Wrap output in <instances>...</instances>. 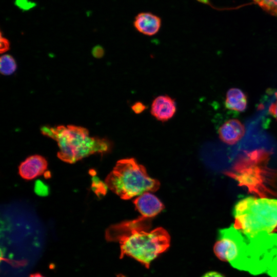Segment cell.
Listing matches in <instances>:
<instances>
[{
    "mask_svg": "<svg viewBox=\"0 0 277 277\" xmlns=\"http://www.w3.org/2000/svg\"><path fill=\"white\" fill-rule=\"evenodd\" d=\"M41 132L56 141L59 148L57 157L68 163H74L94 153H106L112 148L110 141L91 137L86 128L80 126H44Z\"/></svg>",
    "mask_w": 277,
    "mask_h": 277,
    "instance_id": "cell-1",
    "label": "cell"
},
{
    "mask_svg": "<svg viewBox=\"0 0 277 277\" xmlns=\"http://www.w3.org/2000/svg\"><path fill=\"white\" fill-rule=\"evenodd\" d=\"M270 152L262 149L247 152L226 173L240 186L261 197L276 194L274 191L277 172L268 167Z\"/></svg>",
    "mask_w": 277,
    "mask_h": 277,
    "instance_id": "cell-2",
    "label": "cell"
},
{
    "mask_svg": "<svg viewBox=\"0 0 277 277\" xmlns=\"http://www.w3.org/2000/svg\"><path fill=\"white\" fill-rule=\"evenodd\" d=\"M234 226L250 240L277 228V199L247 197L238 201L233 211Z\"/></svg>",
    "mask_w": 277,
    "mask_h": 277,
    "instance_id": "cell-3",
    "label": "cell"
},
{
    "mask_svg": "<svg viewBox=\"0 0 277 277\" xmlns=\"http://www.w3.org/2000/svg\"><path fill=\"white\" fill-rule=\"evenodd\" d=\"M118 242L120 259L129 256L149 268L150 263L170 246V237L162 227L153 230L134 229L106 238Z\"/></svg>",
    "mask_w": 277,
    "mask_h": 277,
    "instance_id": "cell-4",
    "label": "cell"
},
{
    "mask_svg": "<svg viewBox=\"0 0 277 277\" xmlns=\"http://www.w3.org/2000/svg\"><path fill=\"white\" fill-rule=\"evenodd\" d=\"M107 187L122 199L129 200L146 192H154L160 183L133 158L118 161L105 179Z\"/></svg>",
    "mask_w": 277,
    "mask_h": 277,
    "instance_id": "cell-5",
    "label": "cell"
},
{
    "mask_svg": "<svg viewBox=\"0 0 277 277\" xmlns=\"http://www.w3.org/2000/svg\"><path fill=\"white\" fill-rule=\"evenodd\" d=\"M213 251L220 260L237 267L250 256L248 239L234 226L219 231Z\"/></svg>",
    "mask_w": 277,
    "mask_h": 277,
    "instance_id": "cell-6",
    "label": "cell"
},
{
    "mask_svg": "<svg viewBox=\"0 0 277 277\" xmlns=\"http://www.w3.org/2000/svg\"><path fill=\"white\" fill-rule=\"evenodd\" d=\"M176 110L175 100L168 95H161L152 101L150 113L157 121L165 122L174 116Z\"/></svg>",
    "mask_w": 277,
    "mask_h": 277,
    "instance_id": "cell-7",
    "label": "cell"
},
{
    "mask_svg": "<svg viewBox=\"0 0 277 277\" xmlns=\"http://www.w3.org/2000/svg\"><path fill=\"white\" fill-rule=\"evenodd\" d=\"M133 25L140 33L151 36L157 34L162 26V19L150 12H142L134 17Z\"/></svg>",
    "mask_w": 277,
    "mask_h": 277,
    "instance_id": "cell-8",
    "label": "cell"
},
{
    "mask_svg": "<svg viewBox=\"0 0 277 277\" xmlns=\"http://www.w3.org/2000/svg\"><path fill=\"white\" fill-rule=\"evenodd\" d=\"M48 163L42 156L33 155L27 157L19 166L21 176L26 180H31L43 174L47 168Z\"/></svg>",
    "mask_w": 277,
    "mask_h": 277,
    "instance_id": "cell-9",
    "label": "cell"
},
{
    "mask_svg": "<svg viewBox=\"0 0 277 277\" xmlns=\"http://www.w3.org/2000/svg\"><path fill=\"white\" fill-rule=\"evenodd\" d=\"M133 203L140 213L145 214L152 218L156 216L164 208L161 201L149 192L137 196Z\"/></svg>",
    "mask_w": 277,
    "mask_h": 277,
    "instance_id": "cell-10",
    "label": "cell"
},
{
    "mask_svg": "<svg viewBox=\"0 0 277 277\" xmlns=\"http://www.w3.org/2000/svg\"><path fill=\"white\" fill-rule=\"evenodd\" d=\"M245 127L238 120L231 119L224 123L218 130L219 136L224 143L233 145L244 136Z\"/></svg>",
    "mask_w": 277,
    "mask_h": 277,
    "instance_id": "cell-11",
    "label": "cell"
},
{
    "mask_svg": "<svg viewBox=\"0 0 277 277\" xmlns=\"http://www.w3.org/2000/svg\"><path fill=\"white\" fill-rule=\"evenodd\" d=\"M225 105L229 110L243 112L247 106V96L239 88H231L227 92Z\"/></svg>",
    "mask_w": 277,
    "mask_h": 277,
    "instance_id": "cell-12",
    "label": "cell"
},
{
    "mask_svg": "<svg viewBox=\"0 0 277 277\" xmlns=\"http://www.w3.org/2000/svg\"><path fill=\"white\" fill-rule=\"evenodd\" d=\"M16 69V64L13 57L9 54H4L1 57L0 70L2 74L10 75Z\"/></svg>",
    "mask_w": 277,
    "mask_h": 277,
    "instance_id": "cell-13",
    "label": "cell"
},
{
    "mask_svg": "<svg viewBox=\"0 0 277 277\" xmlns=\"http://www.w3.org/2000/svg\"><path fill=\"white\" fill-rule=\"evenodd\" d=\"M268 13L277 17V0H253Z\"/></svg>",
    "mask_w": 277,
    "mask_h": 277,
    "instance_id": "cell-14",
    "label": "cell"
},
{
    "mask_svg": "<svg viewBox=\"0 0 277 277\" xmlns=\"http://www.w3.org/2000/svg\"><path fill=\"white\" fill-rule=\"evenodd\" d=\"M15 4L19 8L27 10L33 7L35 4L29 0H15Z\"/></svg>",
    "mask_w": 277,
    "mask_h": 277,
    "instance_id": "cell-15",
    "label": "cell"
},
{
    "mask_svg": "<svg viewBox=\"0 0 277 277\" xmlns=\"http://www.w3.org/2000/svg\"><path fill=\"white\" fill-rule=\"evenodd\" d=\"M131 110L133 112L136 114H139L144 112L147 108V106L145 105L143 102L138 101L134 103L131 106Z\"/></svg>",
    "mask_w": 277,
    "mask_h": 277,
    "instance_id": "cell-16",
    "label": "cell"
},
{
    "mask_svg": "<svg viewBox=\"0 0 277 277\" xmlns=\"http://www.w3.org/2000/svg\"><path fill=\"white\" fill-rule=\"evenodd\" d=\"M9 42L7 39L2 36L1 33V53L6 52L9 49Z\"/></svg>",
    "mask_w": 277,
    "mask_h": 277,
    "instance_id": "cell-17",
    "label": "cell"
},
{
    "mask_svg": "<svg viewBox=\"0 0 277 277\" xmlns=\"http://www.w3.org/2000/svg\"><path fill=\"white\" fill-rule=\"evenodd\" d=\"M276 100L269 107V113L277 120V92L275 93Z\"/></svg>",
    "mask_w": 277,
    "mask_h": 277,
    "instance_id": "cell-18",
    "label": "cell"
},
{
    "mask_svg": "<svg viewBox=\"0 0 277 277\" xmlns=\"http://www.w3.org/2000/svg\"><path fill=\"white\" fill-rule=\"evenodd\" d=\"M104 53V49L100 46H96L93 50V54L96 57H102Z\"/></svg>",
    "mask_w": 277,
    "mask_h": 277,
    "instance_id": "cell-19",
    "label": "cell"
},
{
    "mask_svg": "<svg viewBox=\"0 0 277 277\" xmlns=\"http://www.w3.org/2000/svg\"><path fill=\"white\" fill-rule=\"evenodd\" d=\"M202 277H225L221 273L216 271H209L206 273Z\"/></svg>",
    "mask_w": 277,
    "mask_h": 277,
    "instance_id": "cell-20",
    "label": "cell"
},
{
    "mask_svg": "<svg viewBox=\"0 0 277 277\" xmlns=\"http://www.w3.org/2000/svg\"><path fill=\"white\" fill-rule=\"evenodd\" d=\"M29 277H44V276L39 273H36L31 274V275H30Z\"/></svg>",
    "mask_w": 277,
    "mask_h": 277,
    "instance_id": "cell-21",
    "label": "cell"
}]
</instances>
